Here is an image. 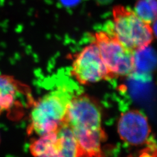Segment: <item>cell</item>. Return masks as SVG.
Returning a JSON list of instances; mask_svg holds the SVG:
<instances>
[{"mask_svg": "<svg viewBox=\"0 0 157 157\" xmlns=\"http://www.w3.org/2000/svg\"><path fill=\"white\" fill-rule=\"evenodd\" d=\"M73 132L78 143L79 157L101 156V145L106 139L104 129L100 128Z\"/></svg>", "mask_w": 157, "mask_h": 157, "instance_id": "7", "label": "cell"}, {"mask_svg": "<svg viewBox=\"0 0 157 157\" xmlns=\"http://www.w3.org/2000/svg\"><path fill=\"white\" fill-rule=\"evenodd\" d=\"M57 133L59 157H79L78 143L72 129L63 123Z\"/></svg>", "mask_w": 157, "mask_h": 157, "instance_id": "11", "label": "cell"}, {"mask_svg": "<svg viewBox=\"0 0 157 157\" xmlns=\"http://www.w3.org/2000/svg\"><path fill=\"white\" fill-rule=\"evenodd\" d=\"M118 132L121 139L129 145L142 146L149 142L151 128L146 115L138 110L124 112L119 118Z\"/></svg>", "mask_w": 157, "mask_h": 157, "instance_id": "6", "label": "cell"}, {"mask_svg": "<svg viewBox=\"0 0 157 157\" xmlns=\"http://www.w3.org/2000/svg\"><path fill=\"white\" fill-rule=\"evenodd\" d=\"M111 33L125 48L132 52L151 44L155 37L151 25L142 21L135 11L124 6L113 9Z\"/></svg>", "mask_w": 157, "mask_h": 157, "instance_id": "2", "label": "cell"}, {"mask_svg": "<svg viewBox=\"0 0 157 157\" xmlns=\"http://www.w3.org/2000/svg\"><path fill=\"white\" fill-rule=\"evenodd\" d=\"M81 0H59L62 6L67 8H72L77 6L80 2Z\"/></svg>", "mask_w": 157, "mask_h": 157, "instance_id": "13", "label": "cell"}, {"mask_svg": "<svg viewBox=\"0 0 157 157\" xmlns=\"http://www.w3.org/2000/svg\"><path fill=\"white\" fill-rule=\"evenodd\" d=\"M95 41L112 78L128 77L132 74L133 52L125 48L111 32L96 33Z\"/></svg>", "mask_w": 157, "mask_h": 157, "instance_id": "3", "label": "cell"}, {"mask_svg": "<svg viewBox=\"0 0 157 157\" xmlns=\"http://www.w3.org/2000/svg\"><path fill=\"white\" fill-rule=\"evenodd\" d=\"M19 87L14 78L0 75V114L13 106L17 98Z\"/></svg>", "mask_w": 157, "mask_h": 157, "instance_id": "10", "label": "cell"}, {"mask_svg": "<svg viewBox=\"0 0 157 157\" xmlns=\"http://www.w3.org/2000/svg\"><path fill=\"white\" fill-rule=\"evenodd\" d=\"M133 72L136 75L151 78L157 63L156 53L150 44L143 47L133 52Z\"/></svg>", "mask_w": 157, "mask_h": 157, "instance_id": "8", "label": "cell"}, {"mask_svg": "<svg viewBox=\"0 0 157 157\" xmlns=\"http://www.w3.org/2000/svg\"><path fill=\"white\" fill-rule=\"evenodd\" d=\"M29 149L35 157H59L57 130L40 136L32 142Z\"/></svg>", "mask_w": 157, "mask_h": 157, "instance_id": "9", "label": "cell"}, {"mask_svg": "<svg viewBox=\"0 0 157 157\" xmlns=\"http://www.w3.org/2000/svg\"><path fill=\"white\" fill-rule=\"evenodd\" d=\"M71 72L82 84H92L112 78L95 41L76 55Z\"/></svg>", "mask_w": 157, "mask_h": 157, "instance_id": "4", "label": "cell"}, {"mask_svg": "<svg viewBox=\"0 0 157 157\" xmlns=\"http://www.w3.org/2000/svg\"><path fill=\"white\" fill-rule=\"evenodd\" d=\"M101 108L97 102L86 94L71 98L67 105L64 124L73 130L102 128Z\"/></svg>", "mask_w": 157, "mask_h": 157, "instance_id": "5", "label": "cell"}, {"mask_svg": "<svg viewBox=\"0 0 157 157\" xmlns=\"http://www.w3.org/2000/svg\"><path fill=\"white\" fill-rule=\"evenodd\" d=\"M71 97L65 90H55L34 102L30 113L29 133L37 136L56 131L64 122Z\"/></svg>", "mask_w": 157, "mask_h": 157, "instance_id": "1", "label": "cell"}, {"mask_svg": "<svg viewBox=\"0 0 157 157\" xmlns=\"http://www.w3.org/2000/svg\"><path fill=\"white\" fill-rule=\"evenodd\" d=\"M135 12L144 22L151 25L157 21V0H137Z\"/></svg>", "mask_w": 157, "mask_h": 157, "instance_id": "12", "label": "cell"}]
</instances>
